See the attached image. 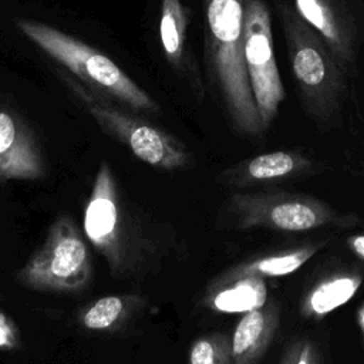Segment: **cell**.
<instances>
[{"label": "cell", "instance_id": "6", "mask_svg": "<svg viewBox=\"0 0 364 364\" xmlns=\"http://www.w3.org/2000/svg\"><path fill=\"white\" fill-rule=\"evenodd\" d=\"M355 218L304 193L236 192L228 198L218 218L222 229H269L299 233L326 226L348 228Z\"/></svg>", "mask_w": 364, "mask_h": 364}, {"label": "cell", "instance_id": "2", "mask_svg": "<svg viewBox=\"0 0 364 364\" xmlns=\"http://www.w3.org/2000/svg\"><path fill=\"white\" fill-rule=\"evenodd\" d=\"M273 6L304 114L320 129L338 125L350 77L324 38L301 18L290 0H273Z\"/></svg>", "mask_w": 364, "mask_h": 364}, {"label": "cell", "instance_id": "9", "mask_svg": "<svg viewBox=\"0 0 364 364\" xmlns=\"http://www.w3.org/2000/svg\"><path fill=\"white\" fill-rule=\"evenodd\" d=\"M296 11L327 43L347 75H357L364 33V0H290Z\"/></svg>", "mask_w": 364, "mask_h": 364}, {"label": "cell", "instance_id": "18", "mask_svg": "<svg viewBox=\"0 0 364 364\" xmlns=\"http://www.w3.org/2000/svg\"><path fill=\"white\" fill-rule=\"evenodd\" d=\"M189 364H232V340L228 333L213 331L193 340Z\"/></svg>", "mask_w": 364, "mask_h": 364}, {"label": "cell", "instance_id": "14", "mask_svg": "<svg viewBox=\"0 0 364 364\" xmlns=\"http://www.w3.org/2000/svg\"><path fill=\"white\" fill-rule=\"evenodd\" d=\"M324 243L326 242L306 243L303 246L282 249L269 255L243 260L215 276L205 290H212L245 277H259L266 280L287 276L297 272L306 262H309L324 246Z\"/></svg>", "mask_w": 364, "mask_h": 364}, {"label": "cell", "instance_id": "4", "mask_svg": "<svg viewBox=\"0 0 364 364\" xmlns=\"http://www.w3.org/2000/svg\"><path fill=\"white\" fill-rule=\"evenodd\" d=\"M14 23L26 38L90 88L128 109L155 115L161 112L159 104L144 88L94 47L40 21L17 18Z\"/></svg>", "mask_w": 364, "mask_h": 364}, {"label": "cell", "instance_id": "20", "mask_svg": "<svg viewBox=\"0 0 364 364\" xmlns=\"http://www.w3.org/2000/svg\"><path fill=\"white\" fill-rule=\"evenodd\" d=\"M296 364H321L318 350L311 340L301 338V346Z\"/></svg>", "mask_w": 364, "mask_h": 364}, {"label": "cell", "instance_id": "1", "mask_svg": "<svg viewBox=\"0 0 364 364\" xmlns=\"http://www.w3.org/2000/svg\"><path fill=\"white\" fill-rule=\"evenodd\" d=\"M203 6L209 82L232 128L242 136L259 139L266 131L245 67V0H203Z\"/></svg>", "mask_w": 364, "mask_h": 364}, {"label": "cell", "instance_id": "16", "mask_svg": "<svg viewBox=\"0 0 364 364\" xmlns=\"http://www.w3.org/2000/svg\"><path fill=\"white\" fill-rule=\"evenodd\" d=\"M364 279L358 272H334L317 280L300 300V314L309 320H321L348 303Z\"/></svg>", "mask_w": 364, "mask_h": 364}, {"label": "cell", "instance_id": "5", "mask_svg": "<svg viewBox=\"0 0 364 364\" xmlns=\"http://www.w3.org/2000/svg\"><path fill=\"white\" fill-rule=\"evenodd\" d=\"M58 77L100 129L128 148L144 164L162 171H181L193 165V154L175 135L128 112L68 71H58Z\"/></svg>", "mask_w": 364, "mask_h": 364}, {"label": "cell", "instance_id": "3", "mask_svg": "<svg viewBox=\"0 0 364 364\" xmlns=\"http://www.w3.org/2000/svg\"><path fill=\"white\" fill-rule=\"evenodd\" d=\"M84 233L104 257L109 274L117 280L145 276L154 266V240L142 226L111 165L102 161L97 169L84 208Z\"/></svg>", "mask_w": 364, "mask_h": 364}, {"label": "cell", "instance_id": "23", "mask_svg": "<svg viewBox=\"0 0 364 364\" xmlns=\"http://www.w3.org/2000/svg\"><path fill=\"white\" fill-rule=\"evenodd\" d=\"M357 326H358V330L361 333L363 343H364V303L357 310Z\"/></svg>", "mask_w": 364, "mask_h": 364}, {"label": "cell", "instance_id": "12", "mask_svg": "<svg viewBox=\"0 0 364 364\" xmlns=\"http://www.w3.org/2000/svg\"><path fill=\"white\" fill-rule=\"evenodd\" d=\"M189 23L191 9L181 0H161L159 38L164 57L175 74L189 84L195 97L202 100L205 85L188 48Z\"/></svg>", "mask_w": 364, "mask_h": 364}, {"label": "cell", "instance_id": "8", "mask_svg": "<svg viewBox=\"0 0 364 364\" xmlns=\"http://www.w3.org/2000/svg\"><path fill=\"white\" fill-rule=\"evenodd\" d=\"M243 57L256 108L267 131L286 100V91L274 57L272 17L266 0H245Z\"/></svg>", "mask_w": 364, "mask_h": 364}, {"label": "cell", "instance_id": "15", "mask_svg": "<svg viewBox=\"0 0 364 364\" xmlns=\"http://www.w3.org/2000/svg\"><path fill=\"white\" fill-rule=\"evenodd\" d=\"M148 300L138 293L98 297L77 311V324L90 333H114L144 311Z\"/></svg>", "mask_w": 364, "mask_h": 364}, {"label": "cell", "instance_id": "10", "mask_svg": "<svg viewBox=\"0 0 364 364\" xmlns=\"http://www.w3.org/2000/svg\"><path fill=\"white\" fill-rule=\"evenodd\" d=\"M47 175L41 145L27 121L0 105V183L40 181Z\"/></svg>", "mask_w": 364, "mask_h": 364}, {"label": "cell", "instance_id": "11", "mask_svg": "<svg viewBox=\"0 0 364 364\" xmlns=\"http://www.w3.org/2000/svg\"><path fill=\"white\" fill-rule=\"evenodd\" d=\"M317 171L318 164L310 155L299 149H276L226 168L218 181L230 189H246L307 176Z\"/></svg>", "mask_w": 364, "mask_h": 364}, {"label": "cell", "instance_id": "21", "mask_svg": "<svg viewBox=\"0 0 364 364\" xmlns=\"http://www.w3.org/2000/svg\"><path fill=\"white\" fill-rule=\"evenodd\" d=\"M346 246L348 250L355 255L358 259L364 260V233H357V235H350L346 239Z\"/></svg>", "mask_w": 364, "mask_h": 364}, {"label": "cell", "instance_id": "13", "mask_svg": "<svg viewBox=\"0 0 364 364\" xmlns=\"http://www.w3.org/2000/svg\"><path fill=\"white\" fill-rule=\"evenodd\" d=\"M279 323L280 306L276 300L245 313L230 336L232 364H257L273 341Z\"/></svg>", "mask_w": 364, "mask_h": 364}, {"label": "cell", "instance_id": "17", "mask_svg": "<svg viewBox=\"0 0 364 364\" xmlns=\"http://www.w3.org/2000/svg\"><path fill=\"white\" fill-rule=\"evenodd\" d=\"M267 301L264 279L245 277L220 287L205 290L202 304L216 313H247L262 307Z\"/></svg>", "mask_w": 364, "mask_h": 364}, {"label": "cell", "instance_id": "22", "mask_svg": "<svg viewBox=\"0 0 364 364\" xmlns=\"http://www.w3.org/2000/svg\"><path fill=\"white\" fill-rule=\"evenodd\" d=\"M300 346H301V338L294 340L291 344H289L287 348L284 350L279 364H296L297 355H299V351H300Z\"/></svg>", "mask_w": 364, "mask_h": 364}, {"label": "cell", "instance_id": "19", "mask_svg": "<svg viewBox=\"0 0 364 364\" xmlns=\"http://www.w3.org/2000/svg\"><path fill=\"white\" fill-rule=\"evenodd\" d=\"M23 346L18 324L6 311L0 310V351H16Z\"/></svg>", "mask_w": 364, "mask_h": 364}, {"label": "cell", "instance_id": "7", "mask_svg": "<svg viewBox=\"0 0 364 364\" xmlns=\"http://www.w3.org/2000/svg\"><path fill=\"white\" fill-rule=\"evenodd\" d=\"M13 279L28 290L53 294H75L90 286V249L70 213L53 220L43 243L13 273Z\"/></svg>", "mask_w": 364, "mask_h": 364}]
</instances>
